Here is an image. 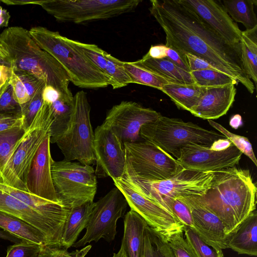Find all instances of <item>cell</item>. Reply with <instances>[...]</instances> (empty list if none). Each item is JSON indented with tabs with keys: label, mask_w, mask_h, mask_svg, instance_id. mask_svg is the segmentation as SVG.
<instances>
[{
	"label": "cell",
	"mask_w": 257,
	"mask_h": 257,
	"mask_svg": "<svg viewBox=\"0 0 257 257\" xmlns=\"http://www.w3.org/2000/svg\"><path fill=\"white\" fill-rule=\"evenodd\" d=\"M150 3V13L165 34L166 46L203 59L253 93L254 84L242 66L240 46L226 43L183 0Z\"/></svg>",
	"instance_id": "1"
},
{
	"label": "cell",
	"mask_w": 257,
	"mask_h": 257,
	"mask_svg": "<svg viewBox=\"0 0 257 257\" xmlns=\"http://www.w3.org/2000/svg\"><path fill=\"white\" fill-rule=\"evenodd\" d=\"M256 191L249 171L234 166L214 171L206 192L191 196L220 219L228 235L256 210Z\"/></svg>",
	"instance_id": "2"
},
{
	"label": "cell",
	"mask_w": 257,
	"mask_h": 257,
	"mask_svg": "<svg viewBox=\"0 0 257 257\" xmlns=\"http://www.w3.org/2000/svg\"><path fill=\"white\" fill-rule=\"evenodd\" d=\"M0 39L8 55L5 64L16 74L32 75L45 86H53L62 94L73 95L64 68L38 45L29 30L20 26L10 27L0 34Z\"/></svg>",
	"instance_id": "3"
},
{
	"label": "cell",
	"mask_w": 257,
	"mask_h": 257,
	"mask_svg": "<svg viewBox=\"0 0 257 257\" xmlns=\"http://www.w3.org/2000/svg\"><path fill=\"white\" fill-rule=\"evenodd\" d=\"M29 32L38 45L62 66L69 81L75 86L95 89L110 85L109 78L73 44L71 39L42 26L32 27Z\"/></svg>",
	"instance_id": "4"
},
{
	"label": "cell",
	"mask_w": 257,
	"mask_h": 257,
	"mask_svg": "<svg viewBox=\"0 0 257 257\" xmlns=\"http://www.w3.org/2000/svg\"><path fill=\"white\" fill-rule=\"evenodd\" d=\"M140 135L143 140L153 143L176 159L188 144L210 147L215 141L226 139L221 134L191 122L162 115L157 120L144 125Z\"/></svg>",
	"instance_id": "5"
},
{
	"label": "cell",
	"mask_w": 257,
	"mask_h": 257,
	"mask_svg": "<svg viewBox=\"0 0 257 257\" xmlns=\"http://www.w3.org/2000/svg\"><path fill=\"white\" fill-rule=\"evenodd\" d=\"M140 0L24 1V5L41 6L61 22L82 24L107 20L134 10Z\"/></svg>",
	"instance_id": "6"
},
{
	"label": "cell",
	"mask_w": 257,
	"mask_h": 257,
	"mask_svg": "<svg viewBox=\"0 0 257 257\" xmlns=\"http://www.w3.org/2000/svg\"><path fill=\"white\" fill-rule=\"evenodd\" d=\"M53 121L50 105L43 101L11 159L0 173L1 183L28 192L26 181L30 166L40 145L50 135Z\"/></svg>",
	"instance_id": "7"
},
{
	"label": "cell",
	"mask_w": 257,
	"mask_h": 257,
	"mask_svg": "<svg viewBox=\"0 0 257 257\" xmlns=\"http://www.w3.org/2000/svg\"><path fill=\"white\" fill-rule=\"evenodd\" d=\"M123 144L125 156L124 175L131 180H166L184 169L176 159L150 142L144 140Z\"/></svg>",
	"instance_id": "8"
},
{
	"label": "cell",
	"mask_w": 257,
	"mask_h": 257,
	"mask_svg": "<svg viewBox=\"0 0 257 257\" xmlns=\"http://www.w3.org/2000/svg\"><path fill=\"white\" fill-rule=\"evenodd\" d=\"M51 173L56 195L60 204L70 209L93 201L97 180L92 166L65 160L54 161Z\"/></svg>",
	"instance_id": "9"
},
{
	"label": "cell",
	"mask_w": 257,
	"mask_h": 257,
	"mask_svg": "<svg viewBox=\"0 0 257 257\" xmlns=\"http://www.w3.org/2000/svg\"><path fill=\"white\" fill-rule=\"evenodd\" d=\"M74 112L67 131L56 143L65 160H77L88 166L95 164L93 148L94 133L90 119V106L83 90L73 96Z\"/></svg>",
	"instance_id": "10"
},
{
	"label": "cell",
	"mask_w": 257,
	"mask_h": 257,
	"mask_svg": "<svg viewBox=\"0 0 257 257\" xmlns=\"http://www.w3.org/2000/svg\"><path fill=\"white\" fill-rule=\"evenodd\" d=\"M213 176L214 171L183 169L174 176L163 180H131L126 177L146 196L168 210L166 204L171 199L204 194L210 187Z\"/></svg>",
	"instance_id": "11"
},
{
	"label": "cell",
	"mask_w": 257,
	"mask_h": 257,
	"mask_svg": "<svg viewBox=\"0 0 257 257\" xmlns=\"http://www.w3.org/2000/svg\"><path fill=\"white\" fill-rule=\"evenodd\" d=\"M127 205L121 192L115 186L95 202L85 233L72 246L80 247L101 238L108 242L113 241L116 234L117 221L124 215Z\"/></svg>",
	"instance_id": "12"
},
{
	"label": "cell",
	"mask_w": 257,
	"mask_h": 257,
	"mask_svg": "<svg viewBox=\"0 0 257 257\" xmlns=\"http://www.w3.org/2000/svg\"><path fill=\"white\" fill-rule=\"evenodd\" d=\"M128 205L146 221L148 226L166 237L183 231L184 225L168 210L146 196L123 175L113 180Z\"/></svg>",
	"instance_id": "13"
},
{
	"label": "cell",
	"mask_w": 257,
	"mask_h": 257,
	"mask_svg": "<svg viewBox=\"0 0 257 257\" xmlns=\"http://www.w3.org/2000/svg\"><path fill=\"white\" fill-rule=\"evenodd\" d=\"M161 114L132 101H122L107 112L103 123L109 127L123 144L140 141L142 127L157 120Z\"/></svg>",
	"instance_id": "14"
},
{
	"label": "cell",
	"mask_w": 257,
	"mask_h": 257,
	"mask_svg": "<svg viewBox=\"0 0 257 257\" xmlns=\"http://www.w3.org/2000/svg\"><path fill=\"white\" fill-rule=\"evenodd\" d=\"M93 148L96 177H110L114 180L123 176L125 170L123 144L113 132L103 123L95 130Z\"/></svg>",
	"instance_id": "15"
},
{
	"label": "cell",
	"mask_w": 257,
	"mask_h": 257,
	"mask_svg": "<svg viewBox=\"0 0 257 257\" xmlns=\"http://www.w3.org/2000/svg\"><path fill=\"white\" fill-rule=\"evenodd\" d=\"M242 153L232 144L228 148L217 151L194 144L182 149L176 159L184 169L200 172L215 171L232 167L240 161Z\"/></svg>",
	"instance_id": "16"
},
{
	"label": "cell",
	"mask_w": 257,
	"mask_h": 257,
	"mask_svg": "<svg viewBox=\"0 0 257 257\" xmlns=\"http://www.w3.org/2000/svg\"><path fill=\"white\" fill-rule=\"evenodd\" d=\"M0 211L18 217L38 229L44 236L46 245L62 246L64 225L44 216L1 189Z\"/></svg>",
	"instance_id": "17"
},
{
	"label": "cell",
	"mask_w": 257,
	"mask_h": 257,
	"mask_svg": "<svg viewBox=\"0 0 257 257\" xmlns=\"http://www.w3.org/2000/svg\"><path fill=\"white\" fill-rule=\"evenodd\" d=\"M50 138L49 134L34 156L27 173L26 185L28 192L59 203L52 177L51 166L54 161L51 155Z\"/></svg>",
	"instance_id": "18"
},
{
	"label": "cell",
	"mask_w": 257,
	"mask_h": 257,
	"mask_svg": "<svg viewBox=\"0 0 257 257\" xmlns=\"http://www.w3.org/2000/svg\"><path fill=\"white\" fill-rule=\"evenodd\" d=\"M226 43L240 46L242 31L219 1L183 0Z\"/></svg>",
	"instance_id": "19"
},
{
	"label": "cell",
	"mask_w": 257,
	"mask_h": 257,
	"mask_svg": "<svg viewBox=\"0 0 257 257\" xmlns=\"http://www.w3.org/2000/svg\"><path fill=\"white\" fill-rule=\"evenodd\" d=\"M179 197L189 207L192 217L193 229L207 244L221 249L228 248L229 234L225 233L220 219L191 196Z\"/></svg>",
	"instance_id": "20"
},
{
	"label": "cell",
	"mask_w": 257,
	"mask_h": 257,
	"mask_svg": "<svg viewBox=\"0 0 257 257\" xmlns=\"http://www.w3.org/2000/svg\"><path fill=\"white\" fill-rule=\"evenodd\" d=\"M236 94V89L233 83L206 87L205 93L189 112L204 119L218 118L227 113L234 101Z\"/></svg>",
	"instance_id": "21"
},
{
	"label": "cell",
	"mask_w": 257,
	"mask_h": 257,
	"mask_svg": "<svg viewBox=\"0 0 257 257\" xmlns=\"http://www.w3.org/2000/svg\"><path fill=\"white\" fill-rule=\"evenodd\" d=\"M0 189L23 202L44 216L65 225L70 209L28 192L0 183Z\"/></svg>",
	"instance_id": "22"
},
{
	"label": "cell",
	"mask_w": 257,
	"mask_h": 257,
	"mask_svg": "<svg viewBox=\"0 0 257 257\" xmlns=\"http://www.w3.org/2000/svg\"><path fill=\"white\" fill-rule=\"evenodd\" d=\"M146 221L136 212L131 210L124 218V232L121 246L127 257H144V233Z\"/></svg>",
	"instance_id": "23"
},
{
	"label": "cell",
	"mask_w": 257,
	"mask_h": 257,
	"mask_svg": "<svg viewBox=\"0 0 257 257\" xmlns=\"http://www.w3.org/2000/svg\"><path fill=\"white\" fill-rule=\"evenodd\" d=\"M227 247L238 254L257 255V213L253 211L232 233Z\"/></svg>",
	"instance_id": "24"
},
{
	"label": "cell",
	"mask_w": 257,
	"mask_h": 257,
	"mask_svg": "<svg viewBox=\"0 0 257 257\" xmlns=\"http://www.w3.org/2000/svg\"><path fill=\"white\" fill-rule=\"evenodd\" d=\"M95 202L89 201L70 208L65 221L62 246L68 249L76 242L78 235L86 228Z\"/></svg>",
	"instance_id": "25"
},
{
	"label": "cell",
	"mask_w": 257,
	"mask_h": 257,
	"mask_svg": "<svg viewBox=\"0 0 257 257\" xmlns=\"http://www.w3.org/2000/svg\"><path fill=\"white\" fill-rule=\"evenodd\" d=\"M53 121L51 126L50 141L56 143L67 131L74 112L73 96L61 94L59 98L49 104Z\"/></svg>",
	"instance_id": "26"
},
{
	"label": "cell",
	"mask_w": 257,
	"mask_h": 257,
	"mask_svg": "<svg viewBox=\"0 0 257 257\" xmlns=\"http://www.w3.org/2000/svg\"><path fill=\"white\" fill-rule=\"evenodd\" d=\"M134 63L175 83H194L189 72L179 68L166 58L160 59L142 58Z\"/></svg>",
	"instance_id": "27"
},
{
	"label": "cell",
	"mask_w": 257,
	"mask_h": 257,
	"mask_svg": "<svg viewBox=\"0 0 257 257\" xmlns=\"http://www.w3.org/2000/svg\"><path fill=\"white\" fill-rule=\"evenodd\" d=\"M206 89L194 83H171L164 85L161 91L167 94L179 108L190 111Z\"/></svg>",
	"instance_id": "28"
},
{
	"label": "cell",
	"mask_w": 257,
	"mask_h": 257,
	"mask_svg": "<svg viewBox=\"0 0 257 257\" xmlns=\"http://www.w3.org/2000/svg\"><path fill=\"white\" fill-rule=\"evenodd\" d=\"M0 228L23 240L46 245L44 236L38 229L18 217L1 211Z\"/></svg>",
	"instance_id": "29"
},
{
	"label": "cell",
	"mask_w": 257,
	"mask_h": 257,
	"mask_svg": "<svg viewBox=\"0 0 257 257\" xmlns=\"http://www.w3.org/2000/svg\"><path fill=\"white\" fill-rule=\"evenodd\" d=\"M241 61L243 69L248 77L257 81V26L242 31L240 42Z\"/></svg>",
	"instance_id": "30"
},
{
	"label": "cell",
	"mask_w": 257,
	"mask_h": 257,
	"mask_svg": "<svg viewBox=\"0 0 257 257\" xmlns=\"http://www.w3.org/2000/svg\"><path fill=\"white\" fill-rule=\"evenodd\" d=\"M222 5L233 21L241 23L246 30L257 26V19L254 12L256 0L223 1Z\"/></svg>",
	"instance_id": "31"
},
{
	"label": "cell",
	"mask_w": 257,
	"mask_h": 257,
	"mask_svg": "<svg viewBox=\"0 0 257 257\" xmlns=\"http://www.w3.org/2000/svg\"><path fill=\"white\" fill-rule=\"evenodd\" d=\"M144 257H176L166 237L149 226L144 233Z\"/></svg>",
	"instance_id": "32"
},
{
	"label": "cell",
	"mask_w": 257,
	"mask_h": 257,
	"mask_svg": "<svg viewBox=\"0 0 257 257\" xmlns=\"http://www.w3.org/2000/svg\"><path fill=\"white\" fill-rule=\"evenodd\" d=\"M122 64L131 83L147 85L161 90L164 85L174 83L136 65L134 62L122 61Z\"/></svg>",
	"instance_id": "33"
},
{
	"label": "cell",
	"mask_w": 257,
	"mask_h": 257,
	"mask_svg": "<svg viewBox=\"0 0 257 257\" xmlns=\"http://www.w3.org/2000/svg\"><path fill=\"white\" fill-rule=\"evenodd\" d=\"M26 131L22 126L0 133V173L11 159Z\"/></svg>",
	"instance_id": "34"
},
{
	"label": "cell",
	"mask_w": 257,
	"mask_h": 257,
	"mask_svg": "<svg viewBox=\"0 0 257 257\" xmlns=\"http://www.w3.org/2000/svg\"><path fill=\"white\" fill-rule=\"evenodd\" d=\"M190 73L194 83L201 87H215L238 83L234 78L217 70L207 69L192 71Z\"/></svg>",
	"instance_id": "35"
},
{
	"label": "cell",
	"mask_w": 257,
	"mask_h": 257,
	"mask_svg": "<svg viewBox=\"0 0 257 257\" xmlns=\"http://www.w3.org/2000/svg\"><path fill=\"white\" fill-rule=\"evenodd\" d=\"M106 59L104 74L109 78L113 89L120 88L131 83V80L126 72L122 61L105 52Z\"/></svg>",
	"instance_id": "36"
},
{
	"label": "cell",
	"mask_w": 257,
	"mask_h": 257,
	"mask_svg": "<svg viewBox=\"0 0 257 257\" xmlns=\"http://www.w3.org/2000/svg\"><path fill=\"white\" fill-rule=\"evenodd\" d=\"M184 235L197 257H224L222 249L206 243L192 228L184 226Z\"/></svg>",
	"instance_id": "37"
},
{
	"label": "cell",
	"mask_w": 257,
	"mask_h": 257,
	"mask_svg": "<svg viewBox=\"0 0 257 257\" xmlns=\"http://www.w3.org/2000/svg\"><path fill=\"white\" fill-rule=\"evenodd\" d=\"M208 121L213 127L224 135L242 154L248 157L256 166H257V161L251 144L247 138L229 132L222 125L213 120L209 119Z\"/></svg>",
	"instance_id": "38"
},
{
	"label": "cell",
	"mask_w": 257,
	"mask_h": 257,
	"mask_svg": "<svg viewBox=\"0 0 257 257\" xmlns=\"http://www.w3.org/2000/svg\"><path fill=\"white\" fill-rule=\"evenodd\" d=\"M45 86L39 87L30 100L21 106L24 117L23 127L26 130L31 124L43 103L42 91Z\"/></svg>",
	"instance_id": "39"
},
{
	"label": "cell",
	"mask_w": 257,
	"mask_h": 257,
	"mask_svg": "<svg viewBox=\"0 0 257 257\" xmlns=\"http://www.w3.org/2000/svg\"><path fill=\"white\" fill-rule=\"evenodd\" d=\"M91 248V245H88L82 249L69 252L62 246L42 245L38 257H85Z\"/></svg>",
	"instance_id": "40"
},
{
	"label": "cell",
	"mask_w": 257,
	"mask_h": 257,
	"mask_svg": "<svg viewBox=\"0 0 257 257\" xmlns=\"http://www.w3.org/2000/svg\"><path fill=\"white\" fill-rule=\"evenodd\" d=\"M168 210L175 215L184 225L193 228V220L188 206L179 197L168 200L166 204Z\"/></svg>",
	"instance_id": "41"
},
{
	"label": "cell",
	"mask_w": 257,
	"mask_h": 257,
	"mask_svg": "<svg viewBox=\"0 0 257 257\" xmlns=\"http://www.w3.org/2000/svg\"><path fill=\"white\" fill-rule=\"evenodd\" d=\"M42 245L23 240L7 247L6 257H38Z\"/></svg>",
	"instance_id": "42"
},
{
	"label": "cell",
	"mask_w": 257,
	"mask_h": 257,
	"mask_svg": "<svg viewBox=\"0 0 257 257\" xmlns=\"http://www.w3.org/2000/svg\"><path fill=\"white\" fill-rule=\"evenodd\" d=\"M173 249L176 257H197L184 235L183 231H179L166 237Z\"/></svg>",
	"instance_id": "43"
},
{
	"label": "cell",
	"mask_w": 257,
	"mask_h": 257,
	"mask_svg": "<svg viewBox=\"0 0 257 257\" xmlns=\"http://www.w3.org/2000/svg\"><path fill=\"white\" fill-rule=\"evenodd\" d=\"M12 74L9 82L12 88L15 100L22 106L27 103L30 97L21 78L12 69Z\"/></svg>",
	"instance_id": "44"
},
{
	"label": "cell",
	"mask_w": 257,
	"mask_h": 257,
	"mask_svg": "<svg viewBox=\"0 0 257 257\" xmlns=\"http://www.w3.org/2000/svg\"><path fill=\"white\" fill-rule=\"evenodd\" d=\"M23 123L24 117L22 114L0 113V133L23 126Z\"/></svg>",
	"instance_id": "45"
},
{
	"label": "cell",
	"mask_w": 257,
	"mask_h": 257,
	"mask_svg": "<svg viewBox=\"0 0 257 257\" xmlns=\"http://www.w3.org/2000/svg\"><path fill=\"white\" fill-rule=\"evenodd\" d=\"M184 55L191 71L207 69L218 71L209 63L201 58L190 53H185Z\"/></svg>",
	"instance_id": "46"
},
{
	"label": "cell",
	"mask_w": 257,
	"mask_h": 257,
	"mask_svg": "<svg viewBox=\"0 0 257 257\" xmlns=\"http://www.w3.org/2000/svg\"><path fill=\"white\" fill-rule=\"evenodd\" d=\"M18 75L24 83L30 98L39 87L45 86L43 82L32 75L28 74H22Z\"/></svg>",
	"instance_id": "47"
},
{
	"label": "cell",
	"mask_w": 257,
	"mask_h": 257,
	"mask_svg": "<svg viewBox=\"0 0 257 257\" xmlns=\"http://www.w3.org/2000/svg\"><path fill=\"white\" fill-rule=\"evenodd\" d=\"M173 63L174 65L188 72L191 71L186 60L185 55H182L175 50L168 48L167 55L165 58Z\"/></svg>",
	"instance_id": "48"
},
{
	"label": "cell",
	"mask_w": 257,
	"mask_h": 257,
	"mask_svg": "<svg viewBox=\"0 0 257 257\" xmlns=\"http://www.w3.org/2000/svg\"><path fill=\"white\" fill-rule=\"evenodd\" d=\"M168 50V47L165 45H152L148 52L143 57L142 59L153 58L160 59L165 58L167 55Z\"/></svg>",
	"instance_id": "49"
},
{
	"label": "cell",
	"mask_w": 257,
	"mask_h": 257,
	"mask_svg": "<svg viewBox=\"0 0 257 257\" xmlns=\"http://www.w3.org/2000/svg\"><path fill=\"white\" fill-rule=\"evenodd\" d=\"M62 94L51 85H46L42 91L43 101L51 104L57 100Z\"/></svg>",
	"instance_id": "50"
},
{
	"label": "cell",
	"mask_w": 257,
	"mask_h": 257,
	"mask_svg": "<svg viewBox=\"0 0 257 257\" xmlns=\"http://www.w3.org/2000/svg\"><path fill=\"white\" fill-rule=\"evenodd\" d=\"M12 71V68L9 66L0 64V89L10 80Z\"/></svg>",
	"instance_id": "51"
},
{
	"label": "cell",
	"mask_w": 257,
	"mask_h": 257,
	"mask_svg": "<svg viewBox=\"0 0 257 257\" xmlns=\"http://www.w3.org/2000/svg\"><path fill=\"white\" fill-rule=\"evenodd\" d=\"M231 144V142L227 138L219 139L214 142L210 148L214 150L220 151L228 148Z\"/></svg>",
	"instance_id": "52"
},
{
	"label": "cell",
	"mask_w": 257,
	"mask_h": 257,
	"mask_svg": "<svg viewBox=\"0 0 257 257\" xmlns=\"http://www.w3.org/2000/svg\"><path fill=\"white\" fill-rule=\"evenodd\" d=\"M0 238L5 240H8L15 243H20L23 241V239L17 237L8 231L2 229L1 228H0Z\"/></svg>",
	"instance_id": "53"
},
{
	"label": "cell",
	"mask_w": 257,
	"mask_h": 257,
	"mask_svg": "<svg viewBox=\"0 0 257 257\" xmlns=\"http://www.w3.org/2000/svg\"><path fill=\"white\" fill-rule=\"evenodd\" d=\"M10 18L9 12L0 5V28L8 26Z\"/></svg>",
	"instance_id": "54"
},
{
	"label": "cell",
	"mask_w": 257,
	"mask_h": 257,
	"mask_svg": "<svg viewBox=\"0 0 257 257\" xmlns=\"http://www.w3.org/2000/svg\"><path fill=\"white\" fill-rule=\"evenodd\" d=\"M8 53L6 50L3 47L0 39V60L4 63L6 61L8 58Z\"/></svg>",
	"instance_id": "55"
},
{
	"label": "cell",
	"mask_w": 257,
	"mask_h": 257,
	"mask_svg": "<svg viewBox=\"0 0 257 257\" xmlns=\"http://www.w3.org/2000/svg\"><path fill=\"white\" fill-rule=\"evenodd\" d=\"M112 257H127L123 248L120 246V249L117 253H113Z\"/></svg>",
	"instance_id": "56"
}]
</instances>
